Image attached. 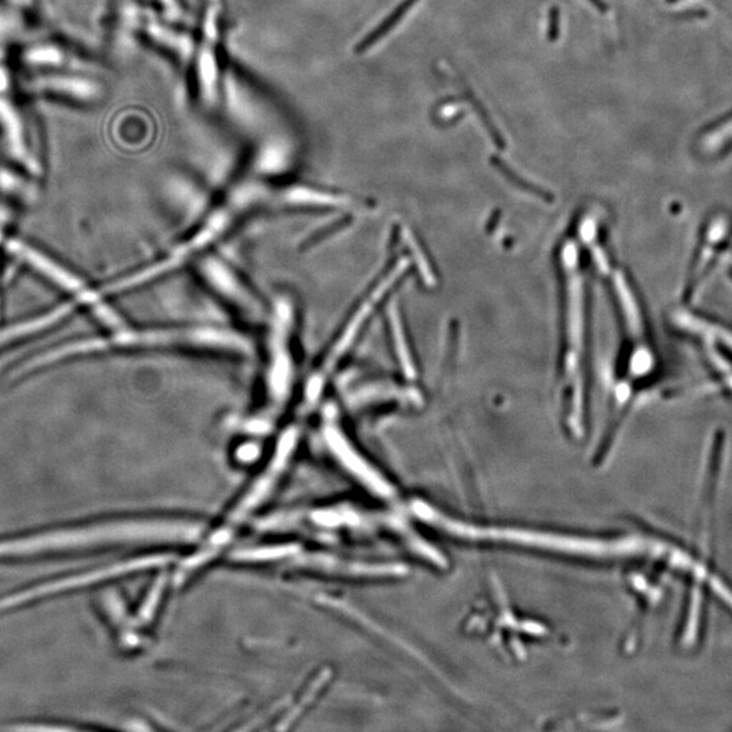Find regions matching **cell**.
<instances>
[{
    "label": "cell",
    "instance_id": "4fadbf2b",
    "mask_svg": "<svg viewBox=\"0 0 732 732\" xmlns=\"http://www.w3.org/2000/svg\"><path fill=\"white\" fill-rule=\"evenodd\" d=\"M693 326L696 329L707 331L708 334L714 335V337L722 339L726 345L732 348V331L726 329V327L719 326V324L708 322V320L693 318Z\"/></svg>",
    "mask_w": 732,
    "mask_h": 732
},
{
    "label": "cell",
    "instance_id": "ba28073f",
    "mask_svg": "<svg viewBox=\"0 0 732 732\" xmlns=\"http://www.w3.org/2000/svg\"><path fill=\"white\" fill-rule=\"evenodd\" d=\"M33 89L43 94L57 95L76 102H91L98 98L99 87L93 80L68 75H43L32 79Z\"/></svg>",
    "mask_w": 732,
    "mask_h": 732
},
{
    "label": "cell",
    "instance_id": "5b68a950",
    "mask_svg": "<svg viewBox=\"0 0 732 732\" xmlns=\"http://www.w3.org/2000/svg\"><path fill=\"white\" fill-rule=\"evenodd\" d=\"M197 269L205 285L243 318L259 320L266 315L259 297L230 263L207 254L197 259Z\"/></svg>",
    "mask_w": 732,
    "mask_h": 732
},
{
    "label": "cell",
    "instance_id": "6da1fadb",
    "mask_svg": "<svg viewBox=\"0 0 732 732\" xmlns=\"http://www.w3.org/2000/svg\"><path fill=\"white\" fill-rule=\"evenodd\" d=\"M112 349L189 350L242 358L253 354V343L240 331L219 324H192L147 330H129L124 327L110 337L86 339L61 346L55 350V357L57 360H66L79 354Z\"/></svg>",
    "mask_w": 732,
    "mask_h": 732
},
{
    "label": "cell",
    "instance_id": "277c9868",
    "mask_svg": "<svg viewBox=\"0 0 732 732\" xmlns=\"http://www.w3.org/2000/svg\"><path fill=\"white\" fill-rule=\"evenodd\" d=\"M402 268L398 266L392 270L388 276H385L383 280L372 289L360 301V304L354 308L352 314L349 315L348 320L343 323L337 337L330 343L324 356L320 358L318 365L314 371L308 375L305 380L303 390V409L305 411L315 409L318 406L320 400H322L324 392L329 387L331 379H333L334 373L337 372L339 365L342 361L348 357L350 350L353 349L354 343H356L358 337L364 330L365 324L371 319L375 308L383 300L385 293L390 291L392 285L396 280V277L400 276Z\"/></svg>",
    "mask_w": 732,
    "mask_h": 732
},
{
    "label": "cell",
    "instance_id": "5bb4252c",
    "mask_svg": "<svg viewBox=\"0 0 732 732\" xmlns=\"http://www.w3.org/2000/svg\"><path fill=\"white\" fill-rule=\"evenodd\" d=\"M293 552V548H272V551L270 549H261V551H249V552H242V554L238 555V558L242 560H265V559H274V558H281V556L285 555H291Z\"/></svg>",
    "mask_w": 732,
    "mask_h": 732
},
{
    "label": "cell",
    "instance_id": "7a4b0ae2",
    "mask_svg": "<svg viewBox=\"0 0 732 732\" xmlns=\"http://www.w3.org/2000/svg\"><path fill=\"white\" fill-rule=\"evenodd\" d=\"M265 200V192L262 189L254 188V186L236 190L224 204L209 213L207 219L202 221L192 235L174 246L166 254V257L152 263L147 268L137 270L129 276L113 281L112 284L102 288L99 293H101V296H105L132 291V289L146 285L148 282H154L159 278L166 277L167 274L177 272L188 263L200 259L202 255L211 249L213 244L220 242L228 232L234 230L238 221L242 220L247 213L253 211Z\"/></svg>",
    "mask_w": 732,
    "mask_h": 732
},
{
    "label": "cell",
    "instance_id": "e0dca14e",
    "mask_svg": "<svg viewBox=\"0 0 732 732\" xmlns=\"http://www.w3.org/2000/svg\"><path fill=\"white\" fill-rule=\"evenodd\" d=\"M670 3L680 2V0H669Z\"/></svg>",
    "mask_w": 732,
    "mask_h": 732
},
{
    "label": "cell",
    "instance_id": "9c48e42d",
    "mask_svg": "<svg viewBox=\"0 0 732 732\" xmlns=\"http://www.w3.org/2000/svg\"><path fill=\"white\" fill-rule=\"evenodd\" d=\"M0 124L5 129L7 144L11 152L19 162L24 163L30 170H36V163L26 148L24 128L21 127V120L17 110L9 105V102L0 101Z\"/></svg>",
    "mask_w": 732,
    "mask_h": 732
},
{
    "label": "cell",
    "instance_id": "3957f363",
    "mask_svg": "<svg viewBox=\"0 0 732 732\" xmlns=\"http://www.w3.org/2000/svg\"><path fill=\"white\" fill-rule=\"evenodd\" d=\"M268 316L263 390L269 414L277 415L287 407L296 385L297 308L293 297L287 293L274 296Z\"/></svg>",
    "mask_w": 732,
    "mask_h": 732
},
{
    "label": "cell",
    "instance_id": "2e32d148",
    "mask_svg": "<svg viewBox=\"0 0 732 732\" xmlns=\"http://www.w3.org/2000/svg\"><path fill=\"white\" fill-rule=\"evenodd\" d=\"M589 2L592 3L598 11H601V13H606V11L609 10V6L606 5L604 0H589Z\"/></svg>",
    "mask_w": 732,
    "mask_h": 732
},
{
    "label": "cell",
    "instance_id": "8fae6325",
    "mask_svg": "<svg viewBox=\"0 0 732 732\" xmlns=\"http://www.w3.org/2000/svg\"><path fill=\"white\" fill-rule=\"evenodd\" d=\"M463 91L465 98L470 101L472 108H474L475 112L478 113L480 121H482L484 128H486V131L488 132V135H490L491 140L494 141L495 146H497L499 150H505L506 141L505 139H503L501 131H499V129L495 127L494 121L491 120L490 114H488L487 109L484 108L482 101H480V99L476 97L474 91H472L470 87L464 86Z\"/></svg>",
    "mask_w": 732,
    "mask_h": 732
},
{
    "label": "cell",
    "instance_id": "8992f818",
    "mask_svg": "<svg viewBox=\"0 0 732 732\" xmlns=\"http://www.w3.org/2000/svg\"><path fill=\"white\" fill-rule=\"evenodd\" d=\"M300 440L299 426L291 425L284 430L278 438L276 449H274L273 459L270 460L268 467L265 472L261 475V478L255 482L254 486L251 487L249 494L242 499L239 506L236 507L234 512L231 514L230 521L226 525V536L231 529H234L236 525L240 524L247 517V514L253 512L255 507L259 505L268 497L270 491L280 479L282 472L285 471L289 460L295 455L297 444Z\"/></svg>",
    "mask_w": 732,
    "mask_h": 732
},
{
    "label": "cell",
    "instance_id": "30bf717a",
    "mask_svg": "<svg viewBox=\"0 0 732 732\" xmlns=\"http://www.w3.org/2000/svg\"><path fill=\"white\" fill-rule=\"evenodd\" d=\"M418 2L419 0H403V2L400 3V5L396 7V9L392 11V13L388 15L383 22H381V24L377 25L371 33L366 34V36L362 38L360 43L356 45V52L361 55V53L368 52L369 49L375 47L379 41L383 40L388 33L395 29V26L398 25L400 21H403L406 14L409 13V11L413 9Z\"/></svg>",
    "mask_w": 732,
    "mask_h": 732
},
{
    "label": "cell",
    "instance_id": "52a82bcc",
    "mask_svg": "<svg viewBox=\"0 0 732 732\" xmlns=\"http://www.w3.org/2000/svg\"><path fill=\"white\" fill-rule=\"evenodd\" d=\"M276 200L282 207L319 211H348L356 204L348 194L307 185L289 186L277 194Z\"/></svg>",
    "mask_w": 732,
    "mask_h": 732
},
{
    "label": "cell",
    "instance_id": "9a60e30c",
    "mask_svg": "<svg viewBox=\"0 0 732 732\" xmlns=\"http://www.w3.org/2000/svg\"><path fill=\"white\" fill-rule=\"evenodd\" d=\"M560 34V10L558 6L551 7L548 18L547 38L549 43H556Z\"/></svg>",
    "mask_w": 732,
    "mask_h": 732
},
{
    "label": "cell",
    "instance_id": "7c38bea8",
    "mask_svg": "<svg viewBox=\"0 0 732 732\" xmlns=\"http://www.w3.org/2000/svg\"><path fill=\"white\" fill-rule=\"evenodd\" d=\"M732 143V116L720 122L718 127L709 129L703 137L704 150L709 152L722 150V148Z\"/></svg>",
    "mask_w": 732,
    "mask_h": 732
}]
</instances>
